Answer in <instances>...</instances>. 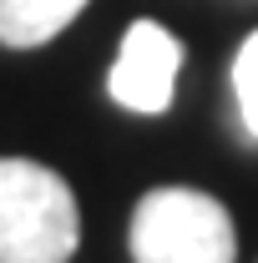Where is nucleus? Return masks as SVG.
<instances>
[{
  "mask_svg": "<svg viewBox=\"0 0 258 263\" xmlns=\"http://www.w3.org/2000/svg\"><path fill=\"white\" fill-rule=\"evenodd\" d=\"M81 243V208L66 177L31 157H0V263H66Z\"/></svg>",
  "mask_w": 258,
  "mask_h": 263,
  "instance_id": "1",
  "label": "nucleus"
},
{
  "mask_svg": "<svg viewBox=\"0 0 258 263\" xmlns=\"http://www.w3.org/2000/svg\"><path fill=\"white\" fill-rule=\"evenodd\" d=\"M132 263H233V218L213 193L152 187L132 208Z\"/></svg>",
  "mask_w": 258,
  "mask_h": 263,
  "instance_id": "2",
  "label": "nucleus"
},
{
  "mask_svg": "<svg viewBox=\"0 0 258 263\" xmlns=\"http://www.w3.org/2000/svg\"><path fill=\"white\" fill-rule=\"evenodd\" d=\"M177 71H182V41L162 21H132L117 46L106 91L137 117H162L177 97Z\"/></svg>",
  "mask_w": 258,
  "mask_h": 263,
  "instance_id": "3",
  "label": "nucleus"
},
{
  "mask_svg": "<svg viewBox=\"0 0 258 263\" xmlns=\"http://www.w3.org/2000/svg\"><path fill=\"white\" fill-rule=\"evenodd\" d=\"M86 0H0V46L35 51L76 21Z\"/></svg>",
  "mask_w": 258,
  "mask_h": 263,
  "instance_id": "4",
  "label": "nucleus"
},
{
  "mask_svg": "<svg viewBox=\"0 0 258 263\" xmlns=\"http://www.w3.org/2000/svg\"><path fill=\"white\" fill-rule=\"evenodd\" d=\"M233 97H238V111H243V127L258 137V31L233 56Z\"/></svg>",
  "mask_w": 258,
  "mask_h": 263,
  "instance_id": "5",
  "label": "nucleus"
}]
</instances>
